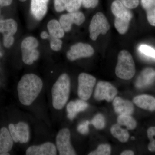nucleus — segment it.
I'll return each mask as SVG.
<instances>
[{"label":"nucleus","mask_w":155,"mask_h":155,"mask_svg":"<svg viewBox=\"0 0 155 155\" xmlns=\"http://www.w3.org/2000/svg\"><path fill=\"white\" fill-rule=\"evenodd\" d=\"M43 85L42 81L35 74L23 75L17 85L19 101L24 105H31L38 96Z\"/></svg>","instance_id":"obj_1"},{"label":"nucleus","mask_w":155,"mask_h":155,"mask_svg":"<svg viewBox=\"0 0 155 155\" xmlns=\"http://www.w3.org/2000/svg\"><path fill=\"white\" fill-rule=\"evenodd\" d=\"M70 79L69 75L64 73L59 76L51 89L53 106L55 109H63L69 99Z\"/></svg>","instance_id":"obj_2"},{"label":"nucleus","mask_w":155,"mask_h":155,"mask_svg":"<svg viewBox=\"0 0 155 155\" xmlns=\"http://www.w3.org/2000/svg\"><path fill=\"white\" fill-rule=\"evenodd\" d=\"M115 72L116 76L124 80H129L135 73V64L132 56L126 50L119 52Z\"/></svg>","instance_id":"obj_3"},{"label":"nucleus","mask_w":155,"mask_h":155,"mask_svg":"<svg viewBox=\"0 0 155 155\" xmlns=\"http://www.w3.org/2000/svg\"><path fill=\"white\" fill-rule=\"evenodd\" d=\"M111 11L116 17L114 25L116 29L125 31L129 28L130 22L132 18V14L119 0H115L112 3Z\"/></svg>","instance_id":"obj_4"},{"label":"nucleus","mask_w":155,"mask_h":155,"mask_svg":"<svg viewBox=\"0 0 155 155\" xmlns=\"http://www.w3.org/2000/svg\"><path fill=\"white\" fill-rule=\"evenodd\" d=\"M38 46V41L33 37H28L22 41L21 45L22 60L25 64L31 65L38 59L39 52L37 49Z\"/></svg>","instance_id":"obj_5"},{"label":"nucleus","mask_w":155,"mask_h":155,"mask_svg":"<svg viewBox=\"0 0 155 155\" xmlns=\"http://www.w3.org/2000/svg\"><path fill=\"white\" fill-rule=\"evenodd\" d=\"M110 25L107 19L101 12H98L93 16L89 25L90 37L96 41L100 35H104L110 30Z\"/></svg>","instance_id":"obj_6"},{"label":"nucleus","mask_w":155,"mask_h":155,"mask_svg":"<svg viewBox=\"0 0 155 155\" xmlns=\"http://www.w3.org/2000/svg\"><path fill=\"white\" fill-rule=\"evenodd\" d=\"M96 82L94 76L86 73H81L78 76V94L81 99L87 101L92 94L93 90Z\"/></svg>","instance_id":"obj_7"},{"label":"nucleus","mask_w":155,"mask_h":155,"mask_svg":"<svg viewBox=\"0 0 155 155\" xmlns=\"http://www.w3.org/2000/svg\"><path fill=\"white\" fill-rule=\"evenodd\" d=\"M70 130L67 128L61 129L56 137V147L60 155L77 154L70 142Z\"/></svg>","instance_id":"obj_8"},{"label":"nucleus","mask_w":155,"mask_h":155,"mask_svg":"<svg viewBox=\"0 0 155 155\" xmlns=\"http://www.w3.org/2000/svg\"><path fill=\"white\" fill-rule=\"evenodd\" d=\"M9 128L11 137L15 142L24 143L29 141L30 130L28 124L25 122L10 124Z\"/></svg>","instance_id":"obj_9"},{"label":"nucleus","mask_w":155,"mask_h":155,"mask_svg":"<svg viewBox=\"0 0 155 155\" xmlns=\"http://www.w3.org/2000/svg\"><path fill=\"white\" fill-rule=\"evenodd\" d=\"M118 91L111 84L106 81H100L95 90L94 97L96 100L102 101L105 100L110 102L116 97Z\"/></svg>","instance_id":"obj_10"},{"label":"nucleus","mask_w":155,"mask_h":155,"mask_svg":"<svg viewBox=\"0 0 155 155\" xmlns=\"http://www.w3.org/2000/svg\"><path fill=\"white\" fill-rule=\"evenodd\" d=\"M94 52V49L90 45L79 42L71 46L67 51V57L69 61H74L80 58L91 57Z\"/></svg>","instance_id":"obj_11"},{"label":"nucleus","mask_w":155,"mask_h":155,"mask_svg":"<svg viewBox=\"0 0 155 155\" xmlns=\"http://www.w3.org/2000/svg\"><path fill=\"white\" fill-rule=\"evenodd\" d=\"M85 20L84 14L78 11L62 15L60 17L59 22L65 32H69L71 30L72 24L80 25Z\"/></svg>","instance_id":"obj_12"},{"label":"nucleus","mask_w":155,"mask_h":155,"mask_svg":"<svg viewBox=\"0 0 155 155\" xmlns=\"http://www.w3.org/2000/svg\"><path fill=\"white\" fill-rule=\"evenodd\" d=\"M57 147L51 142L45 143L37 146H32L26 151L27 155H56Z\"/></svg>","instance_id":"obj_13"},{"label":"nucleus","mask_w":155,"mask_h":155,"mask_svg":"<svg viewBox=\"0 0 155 155\" xmlns=\"http://www.w3.org/2000/svg\"><path fill=\"white\" fill-rule=\"evenodd\" d=\"M113 104L114 110L119 115H131L134 111L133 103L128 100L122 99L119 97L114 99Z\"/></svg>","instance_id":"obj_14"},{"label":"nucleus","mask_w":155,"mask_h":155,"mask_svg":"<svg viewBox=\"0 0 155 155\" xmlns=\"http://www.w3.org/2000/svg\"><path fill=\"white\" fill-rule=\"evenodd\" d=\"M13 138L10 131L5 127L0 130V155H9L13 146Z\"/></svg>","instance_id":"obj_15"},{"label":"nucleus","mask_w":155,"mask_h":155,"mask_svg":"<svg viewBox=\"0 0 155 155\" xmlns=\"http://www.w3.org/2000/svg\"><path fill=\"white\" fill-rule=\"evenodd\" d=\"M49 0H31V13L38 20H41L46 14Z\"/></svg>","instance_id":"obj_16"},{"label":"nucleus","mask_w":155,"mask_h":155,"mask_svg":"<svg viewBox=\"0 0 155 155\" xmlns=\"http://www.w3.org/2000/svg\"><path fill=\"white\" fill-rule=\"evenodd\" d=\"M155 79V71L152 68L145 69L137 78L136 87L139 89H143L151 85Z\"/></svg>","instance_id":"obj_17"},{"label":"nucleus","mask_w":155,"mask_h":155,"mask_svg":"<svg viewBox=\"0 0 155 155\" xmlns=\"http://www.w3.org/2000/svg\"><path fill=\"white\" fill-rule=\"evenodd\" d=\"M88 107V104L85 101L81 99L70 101L67 107L68 119L73 120L78 113L85 110Z\"/></svg>","instance_id":"obj_18"},{"label":"nucleus","mask_w":155,"mask_h":155,"mask_svg":"<svg viewBox=\"0 0 155 155\" xmlns=\"http://www.w3.org/2000/svg\"><path fill=\"white\" fill-rule=\"evenodd\" d=\"M133 101L139 108L150 111H155V98L152 96L146 94L137 96Z\"/></svg>","instance_id":"obj_19"},{"label":"nucleus","mask_w":155,"mask_h":155,"mask_svg":"<svg viewBox=\"0 0 155 155\" xmlns=\"http://www.w3.org/2000/svg\"><path fill=\"white\" fill-rule=\"evenodd\" d=\"M17 22L14 19H0V33L3 34V36H14L17 32Z\"/></svg>","instance_id":"obj_20"},{"label":"nucleus","mask_w":155,"mask_h":155,"mask_svg":"<svg viewBox=\"0 0 155 155\" xmlns=\"http://www.w3.org/2000/svg\"><path fill=\"white\" fill-rule=\"evenodd\" d=\"M141 4L146 11L149 23L155 26V0H141Z\"/></svg>","instance_id":"obj_21"},{"label":"nucleus","mask_w":155,"mask_h":155,"mask_svg":"<svg viewBox=\"0 0 155 155\" xmlns=\"http://www.w3.org/2000/svg\"><path fill=\"white\" fill-rule=\"evenodd\" d=\"M47 27L51 36L58 38H62L64 36L65 31L58 20L52 19L48 23Z\"/></svg>","instance_id":"obj_22"},{"label":"nucleus","mask_w":155,"mask_h":155,"mask_svg":"<svg viewBox=\"0 0 155 155\" xmlns=\"http://www.w3.org/2000/svg\"><path fill=\"white\" fill-rule=\"evenodd\" d=\"M111 133L115 138L122 143L127 142L129 138V134L126 129H123L118 124L113 125L111 127Z\"/></svg>","instance_id":"obj_23"},{"label":"nucleus","mask_w":155,"mask_h":155,"mask_svg":"<svg viewBox=\"0 0 155 155\" xmlns=\"http://www.w3.org/2000/svg\"><path fill=\"white\" fill-rule=\"evenodd\" d=\"M117 124L125 126L127 130H133L137 126L135 119L130 115H119L117 118Z\"/></svg>","instance_id":"obj_24"},{"label":"nucleus","mask_w":155,"mask_h":155,"mask_svg":"<svg viewBox=\"0 0 155 155\" xmlns=\"http://www.w3.org/2000/svg\"><path fill=\"white\" fill-rule=\"evenodd\" d=\"M110 146L108 144L100 145L94 151L90 153L89 155H110Z\"/></svg>","instance_id":"obj_25"},{"label":"nucleus","mask_w":155,"mask_h":155,"mask_svg":"<svg viewBox=\"0 0 155 155\" xmlns=\"http://www.w3.org/2000/svg\"><path fill=\"white\" fill-rule=\"evenodd\" d=\"M83 0H67L66 10L68 13L76 12L82 5Z\"/></svg>","instance_id":"obj_26"},{"label":"nucleus","mask_w":155,"mask_h":155,"mask_svg":"<svg viewBox=\"0 0 155 155\" xmlns=\"http://www.w3.org/2000/svg\"><path fill=\"white\" fill-rule=\"evenodd\" d=\"M91 123L96 129H102L105 126V119L101 114H97L92 119Z\"/></svg>","instance_id":"obj_27"},{"label":"nucleus","mask_w":155,"mask_h":155,"mask_svg":"<svg viewBox=\"0 0 155 155\" xmlns=\"http://www.w3.org/2000/svg\"><path fill=\"white\" fill-rule=\"evenodd\" d=\"M147 136L149 139L150 143L148 146L149 150L155 152V127H150L147 130Z\"/></svg>","instance_id":"obj_28"},{"label":"nucleus","mask_w":155,"mask_h":155,"mask_svg":"<svg viewBox=\"0 0 155 155\" xmlns=\"http://www.w3.org/2000/svg\"><path fill=\"white\" fill-rule=\"evenodd\" d=\"M139 50L145 56L155 59V50L149 46L141 45L139 48Z\"/></svg>","instance_id":"obj_29"},{"label":"nucleus","mask_w":155,"mask_h":155,"mask_svg":"<svg viewBox=\"0 0 155 155\" xmlns=\"http://www.w3.org/2000/svg\"><path fill=\"white\" fill-rule=\"evenodd\" d=\"M48 38H50V47L52 50L58 51L61 49L63 42L60 38H54L50 35Z\"/></svg>","instance_id":"obj_30"},{"label":"nucleus","mask_w":155,"mask_h":155,"mask_svg":"<svg viewBox=\"0 0 155 155\" xmlns=\"http://www.w3.org/2000/svg\"><path fill=\"white\" fill-rule=\"evenodd\" d=\"M90 123L91 122L87 120L81 122L78 126V131L81 134H84V135L87 134L89 131V125Z\"/></svg>","instance_id":"obj_31"},{"label":"nucleus","mask_w":155,"mask_h":155,"mask_svg":"<svg viewBox=\"0 0 155 155\" xmlns=\"http://www.w3.org/2000/svg\"><path fill=\"white\" fill-rule=\"evenodd\" d=\"M67 0H54V7L56 11L61 12L66 10Z\"/></svg>","instance_id":"obj_32"},{"label":"nucleus","mask_w":155,"mask_h":155,"mask_svg":"<svg viewBox=\"0 0 155 155\" xmlns=\"http://www.w3.org/2000/svg\"><path fill=\"white\" fill-rule=\"evenodd\" d=\"M126 8L129 9L136 8L139 4V0H119Z\"/></svg>","instance_id":"obj_33"},{"label":"nucleus","mask_w":155,"mask_h":155,"mask_svg":"<svg viewBox=\"0 0 155 155\" xmlns=\"http://www.w3.org/2000/svg\"><path fill=\"white\" fill-rule=\"evenodd\" d=\"M99 0H83L82 4L86 8H94L97 6Z\"/></svg>","instance_id":"obj_34"},{"label":"nucleus","mask_w":155,"mask_h":155,"mask_svg":"<svg viewBox=\"0 0 155 155\" xmlns=\"http://www.w3.org/2000/svg\"><path fill=\"white\" fill-rule=\"evenodd\" d=\"M14 38L13 36H3V44L6 48L11 47L13 45Z\"/></svg>","instance_id":"obj_35"},{"label":"nucleus","mask_w":155,"mask_h":155,"mask_svg":"<svg viewBox=\"0 0 155 155\" xmlns=\"http://www.w3.org/2000/svg\"><path fill=\"white\" fill-rule=\"evenodd\" d=\"M13 0H0V7L8 6L12 4Z\"/></svg>","instance_id":"obj_36"},{"label":"nucleus","mask_w":155,"mask_h":155,"mask_svg":"<svg viewBox=\"0 0 155 155\" xmlns=\"http://www.w3.org/2000/svg\"><path fill=\"white\" fill-rule=\"evenodd\" d=\"M49 36L50 35H49L46 31H42L41 33V37L43 39H47L48 38Z\"/></svg>","instance_id":"obj_37"},{"label":"nucleus","mask_w":155,"mask_h":155,"mask_svg":"<svg viewBox=\"0 0 155 155\" xmlns=\"http://www.w3.org/2000/svg\"><path fill=\"white\" fill-rule=\"evenodd\" d=\"M121 155H134V153L132 150H127L124 151L121 153Z\"/></svg>","instance_id":"obj_38"},{"label":"nucleus","mask_w":155,"mask_h":155,"mask_svg":"<svg viewBox=\"0 0 155 155\" xmlns=\"http://www.w3.org/2000/svg\"><path fill=\"white\" fill-rule=\"evenodd\" d=\"M19 1H20V2H25V1H26V0H19Z\"/></svg>","instance_id":"obj_39"},{"label":"nucleus","mask_w":155,"mask_h":155,"mask_svg":"<svg viewBox=\"0 0 155 155\" xmlns=\"http://www.w3.org/2000/svg\"><path fill=\"white\" fill-rule=\"evenodd\" d=\"M131 139H132L133 140H134V137H131Z\"/></svg>","instance_id":"obj_40"},{"label":"nucleus","mask_w":155,"mask_h":155,"mask_svg":"<svg viewBox=\"0 0 155 155\" xmlns=\"http://www.w3.org/2000/svg\"><path fill=\"white\" fill-rule=\"evenodd\" d=\"M0 14H1V10H0Z\"/></svg>","instance_id":"obj_41"}]
</instances>
